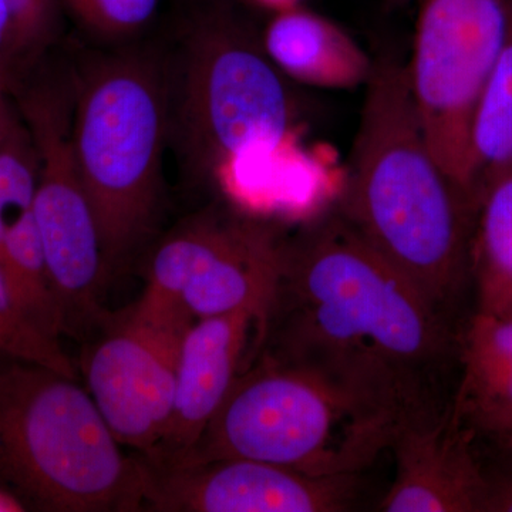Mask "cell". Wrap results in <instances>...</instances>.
<instances>
[{"instance_id": "cell-10", "label": "cell", "mask_w": 512, "mask_h": 512, "mask_svg": "<svg viewBox=\"0 0 512 512\" xmlns=\"http://www.w3.org/2000/svg\"><path fill=\"white\" fill-rule=\"evenodd\" d=\"M150 471L148 511L345 512L365 495L362 474L312 476L245 458Z\"/></svg>"}, {"instance_id": "cell-20", "label": "cell", "mask_w": 512, "mask_h": 512, "mask_svg": "<svg viewBox=\"0 0 512 512\" xmlns=\"http://www.w3.org/2000/svg\"><path fill=\"white\" fill-rule=\"evenodd\" d=\"M37 171L35 146L18 120L0 143V247L10 229L33 211Z\"/></svg>"}, {"instance_id": "cell-28", "label": "cell", "mask_w": 512, "mask_h": 512, "mask_svg": "<svg viewBox=\"0 0 512 512\" xmlns=\"http://www.w3.org/2000/svg\"><path fill=\"white\" fill-rule=\"evenodd\" d=\"M26 507L19 498L0 488V512H25Z\"/></svg>"}, {"instance_id": "cell-27", "label": "cell", "mask_w": 512, "mask_h": 512, "mask_svg": "<svg viewBox=\"0 0 512 512\" xmlns=\"http://www.w3.org/2000/svg\"><path fill=\"white\" fill-rule=\"evenodd\" d=\"M6 97L8 96H2V94H0V143H2L3 138L8 136L9 131L12 130L16 121H18L12 109H10Z\"/></svg>"}, {"instance_id": "cell-3", "label": "cell", "mask_w": 512, "mask_h": 512, "mask_svg": "<svg viewBox=\"0 0 512 512\" xmlns=\"http://www.w3.org/2000/svg\"><path fill=\"white\" fill-rule=\"evenodd\" d=\"M121 447L77 379L0 355V488L26 511H143L150 467Z\"/></svg>"}, {"instance_id": "cell-18", "label": "cell", "mask_w": 512, "mask_h": 512, "mask_svg": "<svg viewBox=\"0 0 512 512\" xmlns=\"http://www.w3.org/2000/svg\"><path fill=\"white\" fill-rule=\"evenodd\" d=\"M468 156L471 187L478 200L483 185L512 164V25L474 107Z\"/></svg>"}, {"instance_id": "cell-25", "label": "cell", "mask_w": 512, "mask_h": 512, "mask_svg": "<svg viewBox=\"0 0 512 512\" xmlns=\"http://www.w3.org/2000/svg\"><path fill=\"white\" fill-rule=\"evenodd\" d=\"M483 512H512V474L490 477Z\"/></svg>"}, {"instance_id": "cell-29", "label": "cell", "mask_w": 512, "mask_h": 512, "mask_svg": "<svg viewBox=\"0 0 512 512\" xmlns=\"http://www.w3.org/2000/svg\"><path fill=\"white\" fill-rule=\"evenodd\" d=\"M382 2L387 6V8L400 9L409 5L412 0H382Z\"/></svg>"}, {"instance_id": "cell-24", "label": "cell", "mask_w": 512, "mask_h": 512, "mask_svg": "<svg viewBox=\"0 0 512 512\" xmlns=\"http://www.w3.org/2000/svg\"><path fill=\"white\" fill-rule=\"evenodd\" d=\"M18 52L13 36L12 19L5 0H0V94L8 96L15 89L20 74Z\"/></svg>"}, {"instance_id": "cell-5", "label": "cell", "mask_w": 512, "mask_h": 512, "mask_svg": "<svg viewBox=\"0 0 512 512\" xmlns=\"http://www.w3.org/2000/svg\"><path fill=\"white\" fill-rule=\"evenodd\" d=\"M167 104L153 63L111 57L84 77L73 103L74 157L96 220L107 276L153 225Z\"/></svg>"}, {"instance_id": "cell-16", "label": "cell", "mask_w": 512, "mask_h": 512, "mask_svg": "<svg viewBox=\"0 0 512 512\" xmlns=\"http://www.w3.org/2000/svg\"><path fill=\"white\" fill-rule=\"evenodd\" d=\"M261 42L286 80L316 89L366 86L375 63L342 26L303 5L272 15Z\"/></svg>"}, {"instance_id": "cell-2", "label": "cell", "mask_w": 512, "mask_h": 512, "mask_svg": "<svg viewBox=\"0 0 512 512\" xmlns=\"http://www.w3.org/2000/svg\"><path fill=\"white\" fill-rule=\"evenodd\" d=\"M338 212L456 323L471 284L477 201L444 170L414 103L406 63H373Z\"/></svg>"}, {"instance_id": "cell-30", "label": "cell", "mask_w": 512, "mask_h": 512, "mask_svg": "<svg viewBox=\"0 0 512 512\" xmlns=\"http://www.w3.org/2000/svg\"><path fill=\"white\" fill-rule=\"evenodd\" d=\"M500 443L504 450L512 457V433L505 436L504 439H501Z\"/></svg>"}, {"instance_id": "cell-21", "label": "cell", "mask_w": 512, "mask_h": 512, "mask_svg": "<svg viewBox=\"0 0 512 512\" xmlns=\"http://www.w3.org/2000/svg\"><path fill=\"white\" fill-rule=\"evenodd\" d=\"M0 355L32 360L77 379L76 367L59 340L46 336L22 311L0 269Z\"/></svg>"}, {"instance_id": "cell-13", "label": "cell", "mask_w": 512, "mask_h": 512, "mask_svg": "<svg viewBox=\"0 0 512 512\" xmlns=\"http://www.w3.org/2000/svg\"><path fill=\"white\" fill-rule=\"evenodd\" d=\"M212 177L244 214L305 224L338 204L346 165L328 146H305L301 133L249 146L225 158Z\"/></svg>"}, {"instance_id": "cell-15", "label": "cell", "mask_w": 512, "mask_h": 512, "mask_svg": "<svg viewBox=\"0 0 512 512\" xmlns=\"http://www.w3.org/2000/svg\"><path fill=\"white\" fill-rule=\"evenodd\" d=\"M451 414L474 439L512 433V313L476 311L460 330Z\"/></svg>"}, {"instance_id": "cell-7", "label": "cell", "mask_w": 512, "mask_h": 512, "mask_svg": "<svg viewBox=\"0 0 512 512\" xmlns=\"http://www.w3.org/2000/svg\"><path fill=\"white\" fill-rule=\"evenodd\" d=\"M511 25L512 0H420L406 63L433 153L477 202L468 156L471 116Z\"/></svg>"}, {"instance_id": "cell-14", "label": "cell", "mask_w": 512, "mask_h": 512, "mask_svg": "<svg viewBox=\"0 0 512 512\" xmlns=\"http://www.w3.org/2000/svg\"><path fill=\"white\" fill-rule=\"evenodd\" d=\"M473 440L451 412L397 431L390 446L396 474L379 510L483 512L490 476L478 463Z\"/></svg>"}, {"instance_id": "cell-12", "label": "cell", "mask_w": 512, "mask_h": 512, "mask_svg": "<svg viewBox=\"0 0 512 512\" xmlns=\"http://www.w3.org/2000/svg\"><path fill=\"white\" fill-rule=\"evenodd\" d=\"M185 231L194 271L181 308L192 320L271 305L288 242L271 224L252 215L211 212Z\"/></svg>"}, {"instance_id": "cell-11", "label": "cell", "mask_w": 512, "mask_h": 512, "mask_svg": "<svg viewBox=\"0 0 512 512\" xmlns=\"http://www.w3.org/2000/svg\"><path fill=\"white\" fill-rule=\"evenodd\" d=\"M269 306H248L227 315L197 319L185 330L178 355L170 423L151 470L180 466L261 350Z\"/></svg>"}, {"instance_id": "cell-22", "label": "cell", "mask_w": 512, "mask_h": 512, "mask_svg": "<svg viewBox=\"0 0 512 512\" xmlns=\"http://www.w3.org/2000/svg\"><path fill=\"white\" fill-rule=\"evenodd\" d=\"M161 0H60L84 28L107 37L133 35L156 15Z\"/></svg>"}, {"instance_id": "cell-19", "label": "cell", "mask_w": 512, "mask_h": 512, "mask_svg": "<svg viewBox=\"0 0 512 512\" xmlns=\"http://www.w3.org/2000/svg\"><path fill=\"white\" fill-rule=\"evenodd\" d=\"M0 269L16 302L40 332L59 340L64 323L33 211L10 229L0 247Z\"/></svg>"}, {"instance_id": "cell-9", "label": "cell", "mask_w": 512, "mask_h": 512, "mask_svg": "<svg viewBox=\"0 0 512 512\" xmlns=\"http://www.w3.org/2000/svg\"><path fill=\"white\" fill-rule=\"evenodd\" d=\"M104 323L82 356L86 389L121 446L146 460L170 423L181 340L191 323L148 318L131 306Z\"/></svg>"}, {"instance_id": "cell-17", "label": "cell", "mask_w": 512, "mask_h": 512, "mask_svg": "<svg viewBox=\"0 0 512 512\" xmlns=\"http://www.w3.org/2000/svg\"><path fill=\"white\" fill-rule=\"evenodd\" d=\"M471 285L476 311L512 313V164L481 188L471 242Z\"/></svg>"}, {"instance_id": "cell-6", "label": "cell", "mask_w": 512, "mask_h": 512, "mask_svg": "<svg viewBox=\"0 0 512 512\" xmlns=\"http://www.w3.org/2000/svg\"><path fill=\"white\" fill-rule=\"evenodd\" d=\"M285 80L266 56L261 37L234 13L214 9L195 20L181 99L191 163L212 175L225 158L244 148L301 134Z\"/></svg>"}, {"instance_id": "cell-8", "label": "cell", "mask_w": 512, "mask_h": 512, "mask_svg": "<svg viewBox=\"0 0 512 512\" xmlns=\"http://www.w3.org/2000/svg\"><path fill=\"white\" fill-rule=\"evenodd\" d=\"M16 92L39 164L33 218L64 333H69L80 323L109 318L99 303L109 278L99 229L74 157L73 107L66 90L56 83L39 82Z\"/></svg>"}, {"instance_id": "cell-1", "label": "cell", "mask_w": 512, "mask_h": 512, "mask_svg": "<svg viewBox=\"0 0 512 512\" xmlns=\"http://www.w3.org/2000/svg\"><path fill=\"white\" fill-rule=\"evenodd\" d=\"M458 335L456 323L330 210L286 242L259 355L318 377L397 433L451 412Z\"/></svg>"}, {"instance_id": "cell-4", "label": "cell", "mask_w": 512, "mask_h": 512, "mask_svg": "<svg viewBox=\"0 0 512 512\" xmlns=\"http://www.w3.org/2000/svg\"><path fill=\"white\" fill-rule=\"evenodd\" d=\"M394 436L392 423L352 397L259 355L178 467L245 458L312 476L363 474Z\"/></svg>"}, {"instance_id": "cell-26", "label": "cell", "mask_w": 512, "mask_h": 512, "mask_svg": "<svg viewBox=\"0 0 512 512\" xmlns=\"http://www.w3.org/2000/svg\"><path fill=\"white\" fill-rule=\"evenodd\" d=\"M248 2L275 15V13L298 8V6L303 5L305 0H248Z\"/></svg>"}, {"instance_id": "cell-23", "label": "cell", "mask_w": 512, "mask_h": 512, "mask_svg": "<svg viewBox=\"0 0 512 512\" xmlns=\"http://www.w3.org/2000/svg\"><path fill=\"white\" fill-rule=\"evenodd\" d=\"M12 19L20 64L28 62L53 39L60 22V0H5Z\"/></svg>"}]
</instances>
